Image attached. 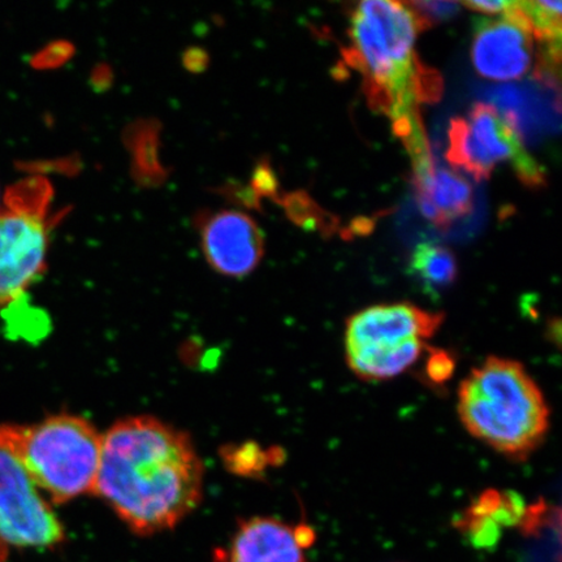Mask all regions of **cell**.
<instances>
[{
  "label": "cell",
  "instance_id": "6da1fadb",
  "mask_svg": "<svg viewBox=\"0 0 562 562\" xmlns=\"http://www.w3.org/2000/svg\"><path fill=\"white\" fill-rule=\"evenodd\" d=\"M191 438L150 417L116 422L102 437L94 494L139 536L173 529L202 498Z\"/></svg>",
  "mask_w": 562,
  "mask_h": 562
},
{
  "label": "cell",
  "instance_id": "7a4b0ae2",
  "mask_svg": "<svg viewBox=\"0 0 562 562\" xmlns=\"http://www.w3.org/2000/svg\"><path fill=\"white\" fill-rule=\"evenodd\" d=\"M425 26L409 5L367 0L350 15L348 65L363 77L364 91L375 110L393 123L417 114L420 103L439 100V75L419 60L416 44Z\"/></svg>",
  "mask_w": 562,
  "mask_h": 562
},
{
  "label": "cell",
  "instance_id": "3957f363",
  "mask_svg": "<svg viewBox=\"0 0 562 562\" xmlns=\"http://www.w3.org/2000/svg\"><path fill=\"white\" fill-rule=\"evenodd\" d=\"M459 416L468 432L510 460L524 461L543 445L550 407L522 363L488 357L463 379Z\"/></svg>",
  "mask_w": 562,
  "mask_h": 562
},
{
  "label": "cell",
  "instance_id": "277c9868",
  "mask_svg": "<svg viewBox=\"0 0 562 562\" xmlns=\"http://www.w3.org/2000/svg\"><path fill=\"white\" fill-rule=\"evenodd\" d=\"M102 437L87 419L60 414L40 424L0 425V447L16 457L55 504L93 492Z\"/></svg>",
  "mask_w": 562,
  "mask_h": 562
},
{
  "label": "cell",
  "instance_id": "5b68a950",
  "mask_svg": "<svg viewBox=\"0 0 562 562\" xmlns=\"http://www.w3.org/2000/svg\"><path fill=\"white\" fill-rule=\"evenodd\" d=\"M445 314L396 302L374 305L350 316L346 325V360L362 381L383 382L404 374L428 349Z\"/></svg>",
  "mask_w": 562,
  "mask_h": 562
},
{
  "label": "cell",
  "instance_id": "8992f818",
  "mask_svg": "<svg viewBox=\"0 0 562 562\" xmlns=\"http://www.w3.org/2000/svg\"><path fill=\"white\" fill-rule=\"evenodd\" d=\"M447 159L476 181L490 179L498 164H509L526 187L546 186L543 168L526 150L517 125L492 104L476 103L468 117L452 119Z\"/></svg>",
  "mask_w": 562,
  "mask_h": 562
},
{
  "label": "cell",
  "instance_id": "52a82bcc",
  "mask_svg": "<svg viewBox=\"0 0 562 562\" xmlns=\"http://www.w3.org/2000/svg\"><path fill=\"white\" fill-rule=\"evenodd\" d=\"M31 193V186L12 189L0 209V306L16 301L45 270L46 203Z\"/></svg>",
  "mask_w": 562,
  "mask_h": 562
},
{
  "label": "cell",
  "instance_id": "ba28073f",
  "mask_svg": "<svg viewBox=\"0 0 562 562\" xmlns=\"http://www.w3.org/2000/svg\"><path fill=\"white\" fill-rule=\"evenodd\" d=\"M65 529L16 457L0 447V543L52 547Z\"/></svg>",
  "mask_w": 562,
  "mask_h": 562
},
{
  "label": "cell",
  "instance_id": "9c48e42d",
  "mask_svg": "<svg viewBox=\"0 0 562 562\" xmlns=\"http://www.w3.org/2000/svg\"><path fill=\"white\" fill-rule=\"evenodd\" d=\"M402 138L412 158L417 202L426 220L447 229L472 213V186L459 172L435 164L424 123L414 125Z\"/></svg>",
  "mask_w": 562,
  "mask_h": 562
},
{
  "label": "cell",
  "instance_id": "30bf717a",
  "mask_svg": "<svg viewBox=\"0 0 562 562\" xmlns=\"http://www.w3.org/2000/svg\"><path fill=\"white\" fill-rule=\"evenodd\" d=\"M473 66L484 79L508 82L522 79L533 65V40L529 20L513 2L502 18L475 21Z\"/></svg>",
  "mask_w": 562,
  "mask_h": 562
},
{
  "label": "cell",
  "instance_id": "8fae6325",
  "mask_svg": "<svg viewBox=\"0 0 562 562\" xmlns=\"http://www.w3.org/2000/svg\"><path fill=\"white\" fill-rule=\"evenodd\" d=\"M200 234L209 265L222 276H249L262 261L261 228L241 211L222 210L210 214L202 222Z\"/></svg>",
  "mask_w": 562,
  "mask_h": 562
},
{
  "label": "cell",
  "instance_id": "7c38bea8",
  "mask_svg": "<svg viewBox=\"0 0 562 562\" xmlns=\"http://www.w3.org/2000/svg\"><path fill=\"white\" fill-rule=\"evenodd\" d=\"M314 538L311 526L252 517L238 525L227 562H307L305 551L313 546Z\"/></svg>",
  "mask_w": 562,
  "mask_h": 562
},
{
  "label": "cell",
  "instance_id": "4fadbf2b",
  "mask_svg": "<svg viewBox=\"0 0 562 562\" xmlns=\"http://www.w3.org/2000/svg\"><path fill=\"white\" fill-rule=\"evenodd\" d=\"M526 508L516 492L487 490L463 512L457 527L470 542L487 547L501 538L504 527L522 524Z\"/></svg>",
  "mask_w": 562,
  "mask_h": 562
},
{
  "label": "cell",
  "instance_id": "5bb4252c",
  "mask_svg": "<svg viewBox=\"0 0 562 562\" xmlns=\"http://www.w3.org/2000/svg\"><path fill=\"white\" fill-rule=\"evenodd\" d=\"M411 270L428 290L438 291L454 283L459 267L446 246L424 243L413 251Z\"/></svg>",
  "mask_w": 562,
  "mask_h": 562
},
{
  "label": "cell",
  "instance_id": "9a60e30c",
  "mask_svg": "<svg viewBox=\"0 0 562 562\" xmlns=\"http://www.w3.org/2000/svg\"><path fill=\"white\" fill-rule=\"evenodd\" d=\"M417 13L425 30L438 21L452 19L460 11V4L453 2H406Z\"/></svg>",
  "mask_w": 562,
  "mask_h": 562
},
{
  "label": "cell",
  "instance_id": "2e32d148",
  "mask_svg": "<svg viewBox=\"0 0 562 562\" xmlns=\"http://www.w3.org/2000/svg\"><path fill=\"white\" fill-rule=\"evenodd\" d=\"M428 351L426 376L435 385L445 384L453 374V358L447 351L431 348Z\"/></svg>",
  "mask_w": 562,
  "mask_h": 562
},
{
  "label": "cell",
  "instance_id": "e0dca14e",
  "mask_svg": "<svg viewBox=\"0 0 562 562\" xmlns=\"http://www.w3.org/2000/svg\"><path fill=\"white\" fill-rule=\"evenodd\" d=\"M513 2L507 0H490V2H463L462 5L468 7L472 11L490 13V15H497V13L507 12Z\"/></svg>",
  "mask_w": 562,
  "mask_h": 562
},
{
  "label": "cell",
  "instance_id": "ac0fdd59",
  "mask_svg": "<svg viewBox=\"0 0 562 562\" xmlns=\"http://www.w3.org/2000/svg\"><path fill=\"white\" fill-rule=\"evenodd\" d=\"M7 557V547L0 543V562H4Z\"/></svg>",
  "mask_w": 562,
  "mask_h": 562
}]
</instances>
